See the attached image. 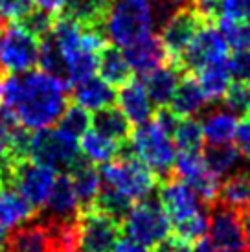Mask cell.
Instances as JSON below:
<instances>
[{"mask_svg":"<svg viewBox=\"0 0 250 252\" xmlns=\"http://www.w3.org/2000/svg\"><path fill=\"white\" fill-rule=\"evenodd\" d=\"M41 39L30 33L19 22L7 24L0 35V72L26 74L39 63Z\"/></svg>","mask_w":250,"mask_h":252,"instance_id":"cell-8","label":"cell"},{"mask_svg":"<svg viewBox=\"0 0 250 252\" xmlns=\"http://www.w3.org/2000/svg\"><path fill=\"white\" fill-rule=\"evenodd\" d=\"M116 103L131 126L138 127L147 124L155 114V103L147 94L144 81L140 79H129L120 87V91L116 92Z\"/></svg>","mask_w":250,"mask_h":252,"instance_id":"cell-15","label":"cell"},{"mask_svg":"<svg viewBox=\"0 0 250 252\" xmlns=\"http://www.w3.org/2000/svg\"><path fill=\"white\" fill-rule=\"evenodd\" d=\"M222 101H224L226 109L232 111L234 114L249 116L250 114V83H241V81L232 83Z\"/></svg>","mask_w":250,"mask_h":252,"instance_id":"cell-36","label":"cell"},{"mask_svg":"<svg viewBox=\"0 0 250 252\" xmlns=\"http://www.w3.org/2000/svg\"><path fill=\"white\" fill-rule=\"evenodd\" d=\"M173 173L177 179L189 184L202 204H206L208 208L219 201L221 179L210 171L201 151H179L175 158Z\"/></svg>","mask_w":250,"mask_h":252,"instance_id":"cell-9","label":"cell"},{"mask_svg":"<svg viewBox=\"0 0 250 252\" xmlns=\"http://www.w3.org/2000/svg\"><path fill=\"white\" fill-rule=\"evenodd\" d=\"M6 251V239H4V230L0 228V252Z\"/></svg>","mask_w":250,"mask_h":252,"instance_id":"cell-48","label":"cell"},{"mask_svg":"<svg viewBox=\"0 0 250 252\" xmlns=\"http://www.w3.org/2000/svg\"><path fill=\"white\" fill-rule=\"evenodd\" d=\"M35 208L9 186H0V228L15 230L17 226L26 224L35 216Z\"/></svg>","mask_w":250,"mask_h":252,"instance_id":"cell-22","label":"cell"},{"mask_svg":"<svg viewBox=\"0 0 250 252\" xmlns=\"http://www.w3.org/2000/svg\"><path fill=\"white\" fill-rule=\"evenodd\" d=\"M155 17L149 0H129L111 4L101 22L107 41L116 48H127L132 42L153 33Z\"/></svg>","mask_w":250,"mask_h":252,"instance_id":"cell-2","label":"cell"},{"mask_svg":"<svg viewBox=\"0 0 250 252\" xmlns=\"http://www.w3.org/2000/svg\"><path fill=\"white\" fill-rule=\"evenodd\" d=\"M234 146L239 151V155L250 160V118L245 116L243 122L237 124L236 134H234Z\"/></svg>","mask_w":250,"mask_h":252,"instance_id":"cell-42","label":"cell"},{"mask_svg":"<svg viewBox=\"0 0 250 252\" xmlns=\"http://www.w3.org/2000/svg\"><path fill=\"white\" fill-rule=\"evenodd\" d=\"M249 118H250V114H249Z\"/></svg>","mask_w":250,"mask_h":252,"instance_id":"cell-52","label":"cell"},{"mask_svg":"<svg viewBox=\"0 0 250 252\" xmlns=\"http://www.w3.org/2000/svg\"><path fill=\"white\" fill-rule=\"evenodd\" d=\"M219 32L234 50H250V21L222 17L217 21Z\"/></svg>","mask_w":250,"mask_h":252,"instance_id":"cell-33","label":"cell"},{"mask_svg":"<svg viewBox=\"0 0 250 252\" xmlns=\"http://www.w3.org/2000/svg\"><path fill=\"white\" fill-rule=\"evenodd\" d=\"M92 126V116L89 111H85L83 107L79 105H70L64 109L62 116L59 118V129L64 131L66 134L74 136V138H81Z\"/></svg>","mask_w":250,"mask_h":252,"instance_id":"cell-34","label":"cell"},{"mask_svg":"<svg viewBox=\"0 0 250 252\" xmlns=\"http://www.w3.org/2000/svg\"><path fill=\"white\" fill-rule=\"evenodd\" d=\"M72 99L85 111L97 112L116 103V91L105 79L94 76L72 87Z\"/></svg>","mask_w":250,"mask_h":252,"instance_id":"cell-19","label":"cell"},{"mask_svg":"<svg viewBox=\"0 0 250 252\" xmlns=\"http://www.w3.org/2000/svg\"><path fill=\"white\" fill-rule=\"evenodd\" d=\"M68 175L72 179L79 204L83 206L85 210L92 208L96 204L99 193H101V188H103L99 171L94 168V164H91V162H79Z\"/></svg>","mask_w":250,"mask_h":252,"instance_id":"cell-24","label":"cell"},{"mask_svg":"<svg viewBox=\"0 0 250 252\" xmlns=\"http://www.w3.org/2000/svg\"><path fill=\"white\" fill-rule=\"evenodd\" d=\"M109 6V0H68L62 15L83 26H101Z\"/></svg>","mask_w":250,"mask_h":252,"instance_id":"cell-30","label":"cell"},{"mask_svg":"<svg viewBox=\"0 0 250 252\" xmlns=\"http://www.w3.org/2000/svg\"><path fill=\"white\" fill-rule=\"evenodd\" d=\"M92 127L105 134L107 138L118 142V144H127L131 138V124L124 116V112L112 105L109 109L94 112L92 116Z\"/></svg>","mask_w":250,"mask_h":252,"instance_id":"cell-27","label":"cell"},{"mask_svg":"<svg viewBox=\"0 0 250 252\" xmlns=\"http://www.w3.org/2000/svg\"><path fill=\"white\" fill-rule=\"evenodd\" d=\"M182 68L175 63H166L158 66L156 70L144 76V85L147 94L156 107H167L173 98L177 87L181 83Z\"/></svg>","mask_w":250,"mask_h":252,"instance_id":"cell-20","label":"cell"},{"mask_svg":"<svg viewBox=\"0 0 250 252\" xmlns=\"http://www.w3.org/2000/svg\"><path fill=\"white\" fill-rule=\"evenodd\" d=\"M158 201L162 208L166 210L171 224L181 223L188 217L199 214L204 206L199 195L193 191V188L177 177L164 181V184L160 186Z\"/></svg>","mask_w":250,"mask_h":252,"instance_id":"cell-14","label":"cell"},{"mask_svg":"<svg viewBox=\"0 0 250 252\" xmlns=\"http://www.w3.org/2000/svg\"><path fill=\"white\" fill-rule=\"evenodd\" d=\"M206 103L208 99L204 96L197 77L186 72V76L181 77V83L169 101V111L179 118H193L195 114H199L204 109Z\"/></svg>","mask_w":250,"mask_h":252,"instance_id":"cell-21","label":"cell"},{"mask_svg":"<svg viewBox=\"0 0 250 252\" xmlns=\"http://www.w3.org/2000/svg\"><path fill=\"white\" fill-rule=\"evenodd\" d=\"M111 252H155V251H151L149 247L142 245V243H138V241H134L131 238H124L116 241V245L112 247Z\"/></svg>","mask_w":250,"mask_h":252,"instance_id":"cell-43","label":"cell"},{"mask_svg":"<svg viewBox=\"0 0 250 252\" xmlns=\"http://www.w3.org/2000/svg\"><path fill=\"white\" fill-rule=\"evenodd\" d=\"M0 22H2V13H0Z\"/></svg>","mask_w":250,"mask_h":252,"instance_id":"cell-50","label":"cell"},{"mask_svg":"<svg viewBox=\"0 0 250 252\" xmlns=\"http://www.w3.org/2000/svg\"><path fill=\"white\" fill-rule=\"evenodd\" d=\"M171 136L177 151H201L204 142L201 122H197L195 118H179Z\"/></svg>","mask_w":250,"mask_h":252,"instance_id":"cell-32","label":"cell"},{"mask_svg":"<svg viewBox=\"0 0 250 252\" xmlns=\"http://www.w3.org/2000/svg\"><path fill=\"white\" fill-rule=\"evenodd\" d=\"M30 2H31V6L39 7L42 11H48V13L56 15L61 13L62 9H64L68 0H30Z\"/></svg>","mask_w":250,"mask_h":252,"instance_id":"cell-44","label":"cell"},{"mask_svg":"<svg viewBox=\"0 0 250 252\" xmlns=\"http://www.w3.org/2000/svg\"><path fill=\"white\" fill-rule=\"evenodd\" d=\"M30 11H31L30 0H0V13L11 22H19Z\"/></svg>","mask_w":250,"mask_h":252,"instance_id":"cell-40","label":"cell"},{"mask_svg":"<svg viewBox=\"0 0 250 252\" xmlns=\"http://www.w3.org/2000/svg\"><path fill=\"white\" fill-rule=\"evenodd\" d=\"M118 2H129V0H118Z\"/></svg>","mask_w":250,"mask_h":252,"instance_id":"cell-49","label":"cell"},{"mask_svg":"<svg viewBox=\"0 0 250 252\" xmlns=\"http://www.w3.org/2000/svg\"><path fill=\"white\" fill-rule=\"evenodd\" d=\"M228 68L236 81L250 83V50H236L228 59Z\"/></svg>","mask_w":250,"mask_h":252,"instance_id":"cell-39","label":"cell"},{"mask_svg":"<svg viewBox=\"0 0 250 252\" xmlns=\"http://www.w3.org/2000/svg\"><path fill=\"white\" fill-rule=\"evenodd\" d=\"M241 214V221H243V228H245V238H247V245H249L250 251V206L245 208V210L239 212Z\"/></svg>","mask_w":250,"mask_h":252,"instance_id":"cell-46","label":"cell"},{"mask_svg":"<svg viewBox=\"0 0 250 252\" xmlns=\"http://www.w3.org/2000/svg\"><path fill=\"white\" fill-rule=\"evenodd\" d=\"M191 252H219L216 247L212 245V241L210 239H201L199 243H195Z\"/></svg>","mask_w":250,"mask_h":252,"instance_id":"cell-47","label":"cell"},{"mask_svg":"<svg viewBox=\"0 0 250 252\" xmlns=\"http://www.w3.org/2000/svg\"><path fill=\"white\" fill-rule=\"evenodd\" d=\"M210 241L219 252H247V238H245L241 214L230 208L221 201L210 206Z\"/></svg>","mask_w":250,"mask_h":252,"instance_id":"cell-13","label":"cell"},{"mask_svg":"<svg viewBox=\"0 0 250 252\" xmlns=\"http://www.w3.org/2000/svg\"><path fill=\"white\" fill-rule=\"evenodd\" d=\"M222 17L250 21V0H224L219 19H222Z\"/></svg>","mask_w":250,"mask_h":252,"instance_id":"cell-41","label":"cell"},{"mask_svg":"<svg viewBox=\"0 0 250 252\" xmlns=\"http://www.w3.org/2000/svg\"><path fill=\"white\" fill-rule=\"evenodd\" d=\"M57 177H59L57 171L30 158L7 160L4 169L0 171V186L13 188L35 210H39L44 208Z\"/></svg>","mask_w":250,"mask_h":252,"instance_id":"cell-5","label":"cell"},{"mask_svg":"<svg viewBox=\"0 0 250 252\" xmlns=\"http://www.w3.org/2000/svg\"><path fill=\"white\" fill-rule=\"evenodd\" d=\"M122 149V144L107 138L105 134H101L99 131H96L94 127L89 129L87 133L79 138V151L81 157L87 158V162L91 164H107L112 158H116Z\"/></svg>","mask_w":250,"mask_h":252,"instance_id":"cell-26","label":"cell"},{"mask_svg":"<svg viewBox=\"0 0 250 252\" xmlns=\"http://www.w3.org/2000/svg\"><path fill=\"white\" fill-rule=\"evenodd\" d=\"M124 54L131 64L132 72H136L140 76H147L149 72L156 70L158 66L169 63L166 46L162 44L160 37L153 35V33L124 48Z\"/></svg>","mask_w":250,"mask_h":252,"instance_id":"cell-16","label":"cell"},{"mask_svg":"<svg viewBox=\"0 0 250 252\" xmlns=\"http://www.w3.org/2000/svg\"><path fill=\"white\" fill-rule=\"evenodd\" d=\"M219 201L234 210L241 212L250 206V175L247 171H236L221 182Z\"/></svg>","mask_w":250,"mask_h":252,"instance_id":"cell-29","label":"cell"},{"mask_svg":"<svg viewBox=\"0 0 250 252\" xmlns=\"http://www.w3.org/2000/svg\"><path fill=\"white\" fill-rule=\"evenodd\" d=\"M202 136L208 146H224L234 140L237 129V114L228 109H216L202 120Z\"/></svg>","mask_w":250,"mask_h":252,"instance_id":"cell-23","label":"cell"},{"mask_svg":"<svg viewBox=\"0 0 250 252\" xmlns=\"http://www.w3.org/2000/svg\"><path fill=\"white\" fill-rule=\"evenodd\" d=\"M0 107L13 112L26 131L48 129L68 107V83L44 70L0 76Z\"/></svg>","mask_w":250,"mask_h":252,"instance_id":"cell-1","label":"cell"},{"mask_svg":"<svg viewBox=\"0 0 250 252\" xmlns=\"http://www.w3.org/2000/svg\"><path fill=\"white\" fill-rule=\"evenodd\" d=\"M9 160V149H7V140H6V134L4 131L0 129V171L4 169V166Z\"/></svg>","mask_w":250,"mask_h":252,"instance_id":"cell-45","label":"cell"},{"mask_svg":"<svg viewBox=\"0 0 250 252\" xmlns=\"http://www.w3.org/2000/svg\"><path fill=\"white\" fill-rule=\"evenodd\" d=\"M99 175L103 188L111 189L112 193L125 199L129 204L147 199L158 184V177L132 155L116 157L103 164Z\"/></svg>","mask_w":250,"mask_h":252,"instance_id":"cell-3","label":"cell"},{"mask_svg":"<svg viewBox=\"0 0 250 252\" xmlns=\"http://www.w3.org/2000/svg\"><path fill=\"white\" fill-rule=\"evenodd\" d=\"M79 252H111L122 232V223L97 208L81 210L77 217Z\"/></svg>","mask_w":250,"mask_h":252,"instance_id":"cell-10","label":"cell"},{"mask_svg":"<svg viewBox=\"0 0 250 252\" xmlns=\"http://www.w3.org/2000/svg\"><path fill=\"white\" fill-rule=\"evenodd\" d=\"M228 42L222 37V33L217 28L212 26V22L204 24L189 46L184 50L179 66L184 72H199L208 64L226 61L228 59Z\"/></svg>","mask_w":250,"mask_h":252,"instance_id":"cell-12","label":"cell"},{"mask_svg":"<svg viewBox=\"0 0 250 252\" xmlns=\"http://www.w3.org/2000/svg\"><path fill=\"white\" fill-rule=\"evenodd\" d=\"M4 252H54L46 221H28L11 230Z\"/></svg>","mask_w":250,"mask_h":252,"instance_id":"cell-17","label":"cell"},{"mask_svg":"<svg viewBox=\"0 0 250 252\" xmlns=\"http://www.w3.org/2000/svg\"><path fill=\"white\" fill-rule=\"evenodd\" d=\"M28 158L57 173H70L81 162L79 140L57 129H39L30 134Z\"/></svg>","mask_w":250,"mask_h":252,"instance_id":"cell-6","label":"cell"},{"mask_svg":"<svg viewBox=\"0 0 250 252\" xmlns=\"http://www.w3.org/2000/svg\"><path fill=\"white\" fill-rule=\"evenodd\" d=\"M54 15L48 13V11H42V9H31L28 15H24L19 24L24 26V28L28 30L30 33H33L35 37H39V39H44V37L50 35V32L54 28Z\"/></svg>","mask_w":250,"mask_h":252,"instance_id":"cell-37","label":"cell"},{"mask_svg":"<svg viewBox=\"0 0 250 252\" xmlns=\"http://www.w3.org/2000/svg\"><path fill=\"white\" fill-rule=\"evenodd\" d=\"M222 2H224V0H222Z\"/></svg>","mask_w":250,"mask_h":252,"instance_id":"cell-53","label":"cell"},{"mask_svg":"<svg viewBox=\"0 0 250 252\" xmlns=\"http://www.w3.org/2000/svg\"><path fill=\"white\" fill-rule=\"evenodd\" d=\"M204 24H208L206 19L197 11L195 4L191 2L189 6L182 7L181 11H177L171 19H167L160 26V41L166 46L169 63L179 64L184 50L189 46V42L193 41L197 32Z\"/></svg>","mask_w":250,"mask_h":252,"instance_id":"cell-11","label":"cell"},{"mask_svg":"<svg viewBox=\"0 0 250 252\" xmlns=\"http://www.w3.org/2000/svg\"><path fill=\"white\" fill-rule=\"evenodd\" d=\"M202 155H204V160H206V166L210 168V171L219 179L236 173V169L241 166V158H243L236 149V146H230V144L208 146L206 153Z\"/></svg>","mask_w":250,"mask_h":252,"instance_id":"cell-31","label":"cell"},{"mask_svg":"<svg viewBox=\"0 0 250 252\" xmlns=\"http://www.w3.org/2000/svg\"><path fill=\"white\" fill-rule=\"evenodd\" d=\"M0 35H2V32H0Z\"/></svg>","mask_w":250,"mask_h":252,"instance_id":"cell-51","label":"cell"},{"mask_svg":"<svg viewBox=\"0 0 250 252\" xmlns=\"http://www.w3.org/2000/svg\"><path fill=\"white\" fill-rule=\"evenodd\" d=\"M44 210H46L48 219H56V221L77 219V216L81 214V204H79V199H77V193L68 173L57 177L54 189L44 204Z\"/></svg>","mask_w":250,"mask_h":252,"instance_id":"cell-18","label":"cell"},{"mask_svg":"<svg viewBox=\"0 0 250 252\" xmlns=\"http://www.w3.org/2000/svg\"><path fill=\"white\" fill-rule=\"evenodd\" d=\"M39 64L44 72H48L52 76H57L64 79L66 76V66H64V57L61 50L56 44L52 37H44L41 41V54H39ZM66 81V79H64Z\"/></svg>","mask_w":250,"mask_h":252,"instance_id":"cell-35","label":"cell"},{"mask_svg":"<svg viewBox=\"0 0 250 252\" xmlns=\"http://www.w3.org/2000/svg\"><path fill=\"white\" fill-rule=\"evenodd\" d=\"M99 77L105 79L112 87H122L131 79L132 68L125 54L116 46H107L99 56Z\"/></svg>","mask_w":250,"mask_h":252,"instance_id":"cell-28","label":"cell"},{"mask_svg":"<svg viewBox=\"0 0 250 252\" xmlns=\"http://www.w3.org/2000/svg\"><path fill=\"white\" fill-rule=\"evenodd\" d=\"M149 4H151V9H153L155 24L162 26L177 11H181L182 7L189 6L191 0H149Z\"/></svg>","mask_w":250,"mask_h":252,"instance_id":"cell-38","label":"cell"},{"mask_svg":"<svg viewBox=\"0 0 250 252\" xmlns=\"http://www.w3.org/2000/svg\"><path fill=\"white\" fill-rule=\"evenodd\" d=\"M127 238L146 247H158L171 236V221L158 199H142L127 210L122 219Z\"/></svg>","mask_w":250,"mask_h":252,"instance_id":"cell-7","label":"cell"},{"mask_svg":"<svg viewBox=\"0 0 250 252\" xmlns=\"http://www.w3.org/2000/svg\"><path fill=\"white\" fill-rule=\"evenodd\" d=\"M127 144L131 147L132 157L144 162L158 179H169L179 151L167 129L151 118L147 124H142L132 131Z\"/></svg>","mask_w":250,"mask_h":252,"instance_id":"cell-4","label":"cell"},{"mask_svg":"<svg viewBox=\"0 0 250 252\" xmlns=\"http://www.w3.org/2000/svg\"><path fill=\"white\" fill-rule=\"evenodd\" d=\"M195 77H197V81L201 85L202 92H204L208 101H221V99H224L230 85H232L228 59L204 66L195 74Z\"/></svg>","mask_w":250,"mask_h":252,"instance_id":"cell-25","label":"cell"}]
</instances>
